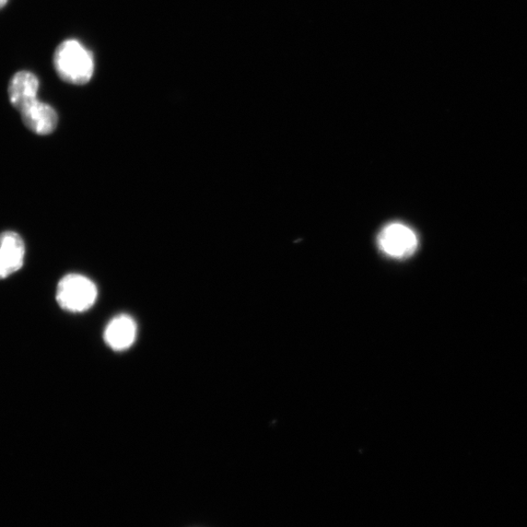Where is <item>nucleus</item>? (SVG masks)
<instances>
[{"mask_svg":"<svg viewBox=\"0 0 527 527\" xmlns=\"http://www.w3.org/2000/svg\"><path fill=\"white\" fill-rule=\"evenodd\" d=\"M26 245L18 232L0 233V279L20 271L25 262Z\"/></svg>","mask_w":527,"mask_h":527,"instance_id":"4","label":"nucleus"},{"mask_svg":"<svg viewBox=\"0 0 527 527\" xmlns=\"http://www.w3.org/2000/svg\"><path fill=\"white\" fill-rule=\"evenodd\" d=\"M54 68L59 77L69 85L84 86L93 77L95 63L92 53L76 40H68L57 47Z\"/></svg>","mask_w":527,"mask_h":527,"instance_id":"1","label":"nucleus"},{"mask_svg":"<svg viewBox=\"0 0 527 527\" xmlns=\"http://www.w3.org/2000/svg\"><path fill=\"white\" fill-rule=\"evenodd\" d=\"M137 324L128 314L116 315L104 328L105 344L114 350H125L136 341Z\"/></svg>","mask_w":527,"mask_h":527,"instance_id":"6","label":"nucleus"},{"mask_svg":"<svg viewBox=\"0 0 527 527\" xmlns=\"http://www.w3.org/2000/svg\"><path fill=\"white\" fill-rule=\"evenodd\" d=\"M22 122L34 134L45 136L55 132L58 114L50 104L39 99L31 102L19 111Z\"/></svg>","mask_w":527,"mask_h":527,"instance_id":"5","label":"nucleus"},{"mask_svg":"<svg viewBox=\"0 0 527 527\" xmlns=\"http://www.w3.org/2000/svg\"><path fill=\"white\" fill-rule=\"evenodd\" d=\"M97 297V286L87 277L69 274L59 281L56 300L59 306L67 312H86L94 306Z\"/></svg>","mask_w":527,"mask_h":527,"instance_id":"2","label":"nucleus"},{"mask_svg":"<svg viewBox=\"0 0 527 527\" xmlns=\"http://www.w3.org/2000/svg\"><path fill=\"white\" fill-rule=\"evenodd\" d=\"M40 80L28 70H22L11 78L8 97L12 105L19 112L31 102L38 99Z\"/></svg>","mask_w":527,"mask_h":527,"instance_id":"7","label":"nucleus"},{"mask_svg":"<svg viewBox=\"0 0 527 527\" xmlns=\"http://www.w3.org/2000/svg\"><path fill=\"white\" fill-rule=\"evenodd\" d=\"M8 0H0V8H3L6 5Z\"/></svg>","mask_w":527,"mask_h":527,"instance_id":"8","label":"nucleus"},{"mask_svg":"<svg viewBox=\"0 0 527 527\" xmlns=\"http://www.w3.org/2000/svg\"><path fill=\"white\" fill-rule=\"evenodd\" d=\"M378 243L386 255L404 259L416 251L418 240L412 229L402 223H393L380 232Z\"/></svg>","mask_w":527,"mask_h":527,"instance_id":"3","label":"nucleus"}]
</instances>
